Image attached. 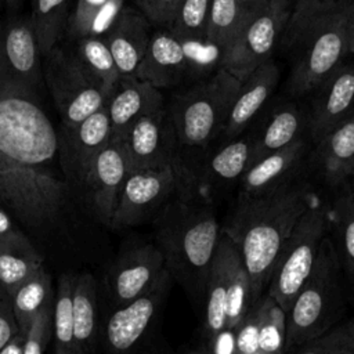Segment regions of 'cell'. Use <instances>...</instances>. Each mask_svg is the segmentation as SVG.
Listing matches in <instances>:
<instances>
[{"instance_id":"b9f144b4","label":"cell","mask_w":354,"mask_h":354,"mask_svg":"<svg viewBox=\"0 0 354 354\" xmlns=\"http://www.w3.org/2000/svg\"><path fill=\"white\" fill-rule=\"evenodd\" d=\"M19 332L14 306L12 296L0 285V351L6 347Z\"/></svg>"},{"instance_id":"6da1fadb","label":"cell","mask_w":354,"mask_h":354,"mask_svg":"<svg viewBox=\"0 0 354 354\" xmlns=\"http://www.w3.org/2000/svg\"><path fill=\"white\" fill-rule=\"evenodd\" d=\"M59 137L37 94L0 82V203L21 224L47 232L64 221L73 189Z\"/></svg>"},{"instance_id":"603a6c76","label":"cell","mask_w":354,"mask_h":354,"mask_svg":"<svg viewBox=\"0 0 354 354\" xmlns=\"http://www.w3.org/2000/svg\"><path fill=\"white\" fill-rule=\"evenodd\" d=\"M317 144L325 181L340 187L354 174V111Z\"/></svg>"},{"instance_id":"681fc988","label":"cell","mask_w":354,"mask_h":354,"mask_svg":"<svg viewBox=\"0 0 354 354\" xmlns=\"http://www.w3.org/2000/svg\"><path fill=\"white\" fill-rule=\"evenodd\" d=\"M4 1V4L8 7V8H17V7H19V4H21V1L22 0H3Z\"/></svg>"},{"instance_id":"4dcf8cb0","label":"cell","mask_w":354,"mask_h":354,"mask_svg":"<svg viewBox=\"0 0 354 354\" xmlns=\"http://www.w3.org/2000/svg\"><path fill=\"white\" fill-rule=\"evenodd\" d=\"M84 71L111 94L122 75L111 54L106 41L102 37H82L76 48V55Z\"/></svg>"},{"instance_id":"9c48e42d","label":"cell","mask_w":354,"mask_h":354,"mask_svg":"<svg viewBox=\"0 0 354 354\" xmlns=\"http://www.w3.org/2000/svg\"><path fill=\"white\" fill-rule=\"evenodd\" d=\"M290 12L292 8L266 3L248 15L234 40L223 53L220 68L243 82L256 68L272 58Z\"/></svg>"},{"instance_id":"f907efd6","label":"cell","mask_w":354,"mask_h":354,"mask_svg":"<svg viewBox=\"0 0 354 354\" xmlns=\"http://www.w3.org/2000/svg\"><path fill=\"white\" fill-rule=\"evenodd\" d=\"M188 354H210V353H209V350L207 351L206 350L205 351L203 350H194V351H189Z\"/></svg>"},{"instance_id":"8992f818","label":"cell","mask_w":354,"mask_h":354,"mask_svg":"<svg viewBox=\"0 0 354 354\" xmlns=\"http://www.w3.org/2000/svg\"><path fill=\"white\" fill-rule=\"evenodd\" d=\"M241 84L220 68L209 80L177 95L170 115L180 145L205 147L223 131Z\"/></svg>"},{"instance_id":"cb8c5ba5","label":"cell","mask_w":354,"mask_h":354,"mask_svg":"<svg viewBox=\"0 0 354 354\" xmlns=\"http://www.w3.org/2000/svg\"><path fill=\"white\" fill-rule=\"evenodd\" d=\"M340 187L342 189L328 212V236L354 293V189L351 184L346 183Z\"/></svg>"},{"instance_id":"816d5d0a","label":"cell","mask_w":354,"mask_h":354,"mask_svg":"<svg viewBox=\"0 0 354 354\" xmlns=\"http://www.w3.org/2000/svg\"><path fill=\"white\" fill-rule=\"evenodd\" d=\"M344 354H354V347H351L350 350H347Z\"/></svg>"},{"instance_id":"bcb514c9","label":"cell","mask_w":354,"mask_h":354,"mask_svg":"<svg viewBox=\"0 0 354 354\" xmlns=\"http://www.w3.org/2000/svg\"><path fill=\"white\" fill-rule=\"evenodd\" d=\"M24 340L25 335L18 332V335L6 347L1 348L0 354H24Z\"/></svg>"},{"instance_id":"e575fe53","label":"cell","mask_w":354,"mask_h":354,"mask_svg":"<svg viewBox=\"0 0 354 354\" xmlns=\"http://www.w3.org/2000/svg\"><path fill=\"white\" fill-rule=\"evenodd\" d=\"M76 275L62 274L58 279L54 315H53V343L54 354H75L72 296Z\"/></svg>"},{"instance_id":"9a60e30c","label":"cell","mask_w":354,"mask_h":354,"mask_svg":"<svg viewBox=\"0 0 354 354\" xmlns=\"http://www.w3.org/2000/svg\"><path fill=\"white\" fill-rule=\"evenodd\" d=\"M111 141V120L106 104L75 129H64L59 137L62 173L72 187L80 189L95 156Z\"/></svg>"},{"instance_id":"c3c4849f","label":"cell","mask_w":354,"mask_h":354,"mask_svg":"<svg viewBox=\"0 0 354 354\" xmlns=\"http://www.w3.org/2000/svg\"><path fill=\"white\" fill-rule=\"evenodd\" d=\"M293 1L295 0H266V3H268V4H275V6H281V7H288V8H290Z\"/></svg>"},{"instance_id":"ab89813d","label":"cell","mask_w":354,"mask_h":354,"mask_svg":"<svg viewBox=\"0 0 354 354\" xmlns=\"http://www.w3.org/2000/svg\"><path fill=\"white\" fill-rule=\"evenodd\" d=\"M53 315H54V303L48 304L35 318L24 340V354L46 353L48 343L53 340Z\"/></svg>"},{"instance_id":"2e32d148","label":"cell","mask_w":354,"mask_h":354,"mask_svg":"<svg viewBox=\"0 0 354 354\" xmlns=\"http://www.w3.org/2000/svg\"><path fill=\"white\" fill-rule=\"evenodd\" d=\"M311 94L307 124L318 142L354 111V64L342 62Z\"/></svg>"},{"instance_id":"f5cc1de1","label":"cell","mask_w":354,"mask_h":354,"mask_svg":"<svg viewBox=\"0 0 354 354\" xmlns=\"http://www.w3.org/2000/svg\"><path fill=\"white\" fill-rule=\"evenodd\" d=\"M351 178H353V183H351V187H353V189H354V174L351 176Z\"/></svg>"},{"instance_id":"e0dca14e","label":"cell","mask_w":354,"mask_h":354,"mask_svg":"<svg viewBox=\"0 0 354 354\" xmlns=\"http://www.w3.org/2000/svg\"><path fill=\"white\" fill-rule=\"evenodd\" d=\"M111 120V140L122 141L130 127L141 118L165 108L163 95L149 82L136 75L122 76L106 101Z\"/></svg>"},{"instance_id":"ba28073f","label":"cell","mask_w":354,"mask_h":354,"mask_svg":"<svg viewBox=\"0 0 354 354\" xmlns=\"http://www.w3.org/2000/svg\"><path fill=\"white\" fill-rule=\"evenodd\" d=\"M46 80L64 129H75L98 109L109 94L84 71L77 58L54 50L46 57Z\"/></svg>"},{"instance_id":"83f0119b","label":"cell","mask_w":354,"mask_h":354,"mask_svg":"<svg viewBox=\"0 0 354 354\" xmlns=\"http://www.w3.org/2000/svg\"><path fill=\"white\" fill-rule=\"evenodd\" d=\"M54 300L55 292L53 289L51 275L43 266L12 295L14 314L19 332L26 336L35 318L48 304L54 303Z\"/></svg>"},{"instance_id":"f1b7e54d","label":"cell","mask_w":354,"mask_h":354,"mask_svg":"<svg viewBox=\"0 0 354 354\" xmlns=\"http://www.w3.org/2000/svg\"><path fill=\"white\" fill-rule=\"evenodd\" d=\"M124 0H77L69 21L71 35L105 37L119 19Z\"/></svg>"},{"instance_id":"f546056e","label":"cell","mask_w":354,"mask_h":354,"mask_svg":"<svg viewBox=\"0 0 354 354\" xmlns=\"http://www.w3.org/2000/svg\"><path fill=\"white\" fill-rule=\"evenodd\" d=\"M254 138L245 136L232 138L220 148L207 163L205 176L214 184H230L241 180L246 169L250 166Z\"/></svg>"},{"instance_id":"7a4b0ae2","label":"cell","mask_w":354,"mask_h":354,"mask_svg":"<svg viewBox=\"0 0 354 354\" xmlns=\"http://www.w3.org/2000/svg\"><path fill=\"white\" fill-rule=\"evenodd\" d=\"M315 194L304 183H288L261 195L239 194L221 230L248 270L254 304L267 290L277 261Z\"/></svg>"},{"instance_id":"74e56055","label":"cell","mask_w":354,"mask_h":354,"mask_svg":"<svg viewBox=\"0 0 354 354\" xmlns=\"http://www.w3.org/2000/svg\"><path fill=\"white\" fill-rule=\"evenodd\" d=\"M212 0H183L170 26L173 36L181 40H206V26Z\"/></svg>"},{"instance_id":"5b68a950","label":"cell","mask_w":354,"mask_h":354,"mask_svg":"<svg viewBox=\"0 0 354 354\" xmlns=\"http://www.w3.org/2000/svg\"><path fill=\"white\" fill-rule=\"evenodd\" d=\"M344 274L330 238H324L313 270L286 313V351L301 347L340 322Z\"/></svg>"},{"instance_id":"d6a6232c","label":"cell","mask_w":354,"mask_h":354,"mask_svg":"<svg viewBox=\"0 0 354 354\" xmlns=\"http://www.w3.org/2000/svg\"><path fill=\"white\" fill-rule=\"evenodd\" d=\"M252 310L257 318L259 347L263 354L286 353V313L268 295L264 293Z\"/></svg>"},{"instance_id":"f6af8a7d","label":"cell","mask_w":354,"mask_h":354,"mask_svg":"<svg viewBox=\"0 0 354 354\" xmlns=\"http://www.w3.org/2000/svg\"><path fill=\"white\" fill-rule=\"evenodd\" d=\"M347 35H348V54H354V0H348Z\"/></svg>"},{"instance_id":"ee69618b","label":"cell","mask_w":354,"mask_h":354,"mask_svg":"<svg viewBox=\"0 0 354 354\" xmlns=\"http://www.w3.org/2000/svg\"><path fill=\"white\" fill-rule=\"evenodd\" d=\"M236 329L224 328L209 339L210 354H235Z\"/></svg>"},{"instance_id":"484cf974","label":"cell","mask_w":354,"mask_h":354,"mask_svg":"<svg viewBox=\"0 0 354 354\" xmlns=\"http://www.w3.org/2000/svg\"><path fill=\"white\" fill-rule=\"evenodd\" d=\"M304 115L295 104L277 108L253 141L250 165L301 138Z\"/></svg>"},{"instance_id":"d4e9b609","label":"cell","mask_w":354,"mask_h":354,"mask_svg":"<svg viewBox=\"0 0 354 354\" xmlns=\"http://www.w3.org/2000/svg\"><path fill=\"white\" fill-rule=\"evenodd\" d=\"M230 242V236L221 230L205 295V330L209 339L223 330L227 324Z\"/></svg>"},{"instance_id":"44dd1931","label":"cell","mask_w":354,"mask_h":354,"mask_svg":"<svg viewBox=\"0 0 354 354\" xmlns=\"http://www.w3.org/2000/svg\"><path fill=\"white\" fill-rule=\"evenodd\" d=\"M122 76L134 75L149 40V21L134 10H123L109 33L104 37Z\"/></svg>"},{"instance_id":"7402d4cb","label":"cell","mask_w":354,"mask_h":354,"mask_svg":"<svg viewBox=\"0 0 354 354\" xmlns=\"http://www.w3.org/2000/svg\"><path fill=\"white\" fill-rule=\"evenodd\" d=\"M304 152L306 141L301 137L290 145L252 163L239 180V194L261 195L288 183Z\"/></svg>"},{"instance_id":"d6986e66","label":"cell","mask_w":354,"mask_h":354,"mask_svg":"<svg viewBox=\"0 0 354 354\" xmlns=\"http://www.w3.org/2000/svg\"><path fill=\"white\" fill-rule=\"evenodd\" d=\"M279 80V68L272 58L256 68L241 84L223 129L227 138H236L267 102Z\"/></svg>"},{"instance_id":"8fae6325","label":"cell","mask_w":354,"mask_h":354,"mask_svg":"<svg viewBox=\"0 0 354 354\" xmlns=\"http://www.w3.org/2000/svg\"><path fill=\"white\" fill-rule=\"evenodd\" d=\"M171 279L165 268L142 295L113 310L104 325L102 337L108 354H130L142 343L160 314Z\"/></svg>"},{"instance_id":"52a82bcc","label":"cell","mask_w":354,"mask_h":354,"mask_svg":"<svg viewBox=\"0 0 354 354\" xmlns=\"http://www.w3.org/2000/svg\"><path fill=\"white\" fill-rule=\"evenodd\" d=\"M328 212L315 195L292 231L268 282V293L285 313L290 308L315 263L328 234Z\"/></svg>"},{"instance_id":"5bb4252c","label":"cell","mask_w":354,"mask_h":354,"mask_svg":"<svg viewBox=\"0 0 354 354\" xmlns=\"http://www.w3.org/2000/svg\"><path fill=\"white\" fill-rule=\"evenodd\" d=\"M130 173V163L122 141H109L95 156L80 191L94 217L111 227L119 195Z\"/></svg>"},{"instance_id":"7c38bea8","label":"cell","mask_w":354,"mask_h":354,"mask_svg":"<svg viewBox=\"0 0 354 354\" xmlns=\"http://www.w3.org/2000/svg\"><path fill=\"white\" fill-rule=\"evenodd\" d=\"M41 53L30 18L0 28V82L35 93L43 82Z\"/></svg>"},{"instance_id":"277c9868","label":"cell","mask_w":354,"mask_h":354,"mask_svg":"<svg viewBox=\"0 0 354 354\" xmlns=\"http://www.w3.org/2000/svg\"><path fill=\"white\" fill-rule=\"evenodd\" d=\"M155 232L173 279L195 299L205 296L221 236L212 206L177 198L155 218Z\"/></svg>"},{"instance_id":"4316f807","label":"cell","mask_w":354,"mask_h":354,"mask_svg":"<svg viewBox=\"0 0 354 354\" xmlns=\"http://www.w3.org/2000/svg\"><path fill=\"white\" fill-rule=\"evenodd\" d=\"M75 354H93L97 330V288L91 274L75 278L72 296Z\"/></svg>"},{"instance_id":"60d3db41","label":"cell","mask_w":354,"mask_h":354,"mask_svg":"<svg viewBox=\"0 0 354 354\" xmlns=\"http://www.w3.org/2000/svg\"><path fill=\"white\" fill-rule=\"evenodd\" d=\"M183 0H137L142 15L152 24L171 26Z\"/></svg>"},{"instance_id":"1f68e13d","label":"cell","mask_w":354,"mask_h":354,"mask_svg":"<svg viewBox=\"0 0 354 354\" xmlns=\"http://www.w3.org/2000/svg\"><path fill=\"white\" fill-rule=\"evenodd\" d=\"M252 306L250 278L236 246L231 241L228 249V299L225 328L236 329L250 311Z\"/></svg>"},{"instance_id":"8d00e7d4","label":"cell","mask_w":354,"mask_h":354,"mask_svg":"<svg viewBox=\"0 0 354 354\" xmlns=\"http://www.w3.org/2000/svg\"><path fill=\"white\" fill-rule=\"evenodd\" d=\"M245 19L246 15L238 0H212L206 26V40L224 53Z\"/></svg>"},{"instance_id":"7bdbcfd3","label":"cell","mask_w":354,"mask_h":354,"mask_svg":"<svg viewBox=\"0 0 354 354\" xmlns=\"http://www.w3.org/2000/svg\"><path fill=\"white\" fill-rule=\"evenodd\" d=\"M0 243L24 249H35L30 239L15 225L10 212L0 203Z\"/></svg>"},{"instance_id":"ffe728a7","label":"cell","mask_w":354,"mask_h":354,"mask_svg":"<svg viewBox=\"0 0 354 354\" xmlns=\"http://www.w3.org/2000/svg\"><path fill=\"white\" fill-rule=\"evenodd\" d=\"M191 62L184 41L171 32H156L151 36L147 53L136 71V76L158 88L177 83Z\"/></svg>"},{"instance_id":"836d02e7","label":"cell","mask_w":354,"mask_h":354,"mask_svg":"<svg viewBox=\"0 0 354 354\" xmlns=\"http://www.w3.org/2000/svg\"><path fill=\"white\" fill-rule=\"evenodd\" d=\"M69 0H33L30 21L40 53L47 57L57 46L68 22Z\"/></svg>"},{"instance_id":"7dc6e473","label":"cell","mask_w":354,"mask_h":354,"mask_svg":"<svg viewBox=\"0 0 354 354\" xmlns=\"http://www.w3.org/2000/svg\"><path fill=\"white\" fill-rule=\"evenodd\" d=\"M241 4L242 11L245 12V15H250L252 12L257 11L259 8H261L266 4V0H238Z\"/></svg>"},{"instance_id":"ac0fdd59","label":"cell","mask_w":354,"mask_h":354,"mask_svg":"<svg viewBox=\"0 0 354 354\" xmlns=\"http://www.w3.org/2000/svg\"><path fill=\"white\" fill-rule=\"evenodd\" d=\"M165 268V257L158 246L145 245L126 253L109 278V289L116 304H124L142 295Z\"/></svg>"},{"instance_id":"f35d334b","label":"cell","mask_w":354,"mask_h":354,"mask_svg":"<svg viewBox=\"0 0 354 354\" xmlns=\"http://www.w3.org/2000/svg\"><path fill=\"white\" fill-rule=\"evenodd\" d=\"M354 347V317L335 324L318 337L299 347L296 354H344Z\"/></svg>"},{"instance_id":"d590c367","label":"cell","mask_w":354,"mask_h":354,"mask_svg":"<svg viewBox=\"0 0 354 354\" xmlns=\"http://www.w3.org/2000/svg\"><path fill=\"white\" fill-rule=\"evenodd\" d=\"M43 266V257L36 248L24 249L0 243V285L11 296Z\"/></svg>"},{"instance_id":"3957f363","label":"cell","mask_w":354,"mask_h":354,"mask_svg":"<svg viewBox=\"0 0 354 354\" xmlns=\"http://www.w3.org/2000/svg\"><path fill=\"white\" fill-rule=\"evenodd\" d=\"M347 11L348 0H296L281 36L292 94L311 93L348 55Z\"/></svg>"},{"instance_id":"4fadbf2b","label":"cell","mask_w":354,"mask_h":354,"mask_svg":"<svg viewBox=\"0 0 354 354\" xmlns=\"http://www.w3.org/2000/svg\"><path fill=\"white\" fill-rule=\"evenodd\" d=\"M130 171L176 166L178 155V138L170 111H160L138 119L122 140Z\"/></svg>"},{"instance_id":"30bf717a","label":"cell","mask_w":354,"mask_h":354,"mask_svg":"<svg viewBox=\"0 0 354 354\" xmlns=\"http://www.w3.org/2000/svg\"><path fill=\"white\" fill-rule=\"evenodd\" d=\"M184 163L130 171L112 218V228H127L159 216L176 191L183 194Z\"/></svg>"}]
</instances>
